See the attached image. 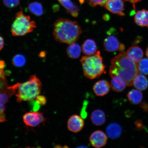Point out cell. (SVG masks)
<instances>
[{
  "label": "cell",
  "instance_id": "obj_21",
  "mask_svg": "<svg viewBox=\"0 0 148 148\" xmlns=\"http://www.w3.org/2000/svg\"><path fill=\"white\" fill-rule=\"evenodd\" d=\"M127 97L130 101L133 104H139L143 99L142 92L138 90H130L127 94Z\"/></svg>",
  "mask_w": 148,
  "mask_h": 148
},
{
  "label": "cell",
  "instance_id": "obj_22",
  "mask_svg": "<svg viewBox=\"0 0 148 148\" xmlns=\"http://www.w3.org/2000/svg\"><path fill=\"white\" fill-rule=\"evenodd\" d=\"M28 8L29 12L35 16H40L43 14V7L41 3L33 2L29 4Z\"/></svg>",
  "mask_w": 148,
  "mask_h": 148
},
{
  "label": "cell",
  "instance_id": "obj_19",
  "mask_svg": "<svg viewBox=\"0 0 148 148\" xmlns=\"http://www.w3.org/2000/svg\"><path fill=\"white\" fill-rule=\"evenodd\" d=\"M135 23L138 25L148 27V11H138L134 16Z\"/></svg>",
  "mask_w": 148,
  "mask_h": 148
},
{
  "label": "cell",
  "instance_id": "obj_26",
  "mask_svg": "<svg viewBox=\"0 0 148 148\" xmlns=\"http://www.w3.org/2000/svg\"><path fill=\"white\" fill-rule=\"evenodd\" d=\"M3 4L9 8H13L20 4V0H3Z\"/></svg>",
  "mask_w": 148,
  "mask_h": 148
},
{
  "label": "cell",
  "instance_id": "obj_24",
  "mask_svg": "<svg viewBox=\"0 0 148 148\" xmlns=\"http://www.w3.org/2000/svg\"><path fill=\"white\" fill-rule=\"evenodd\" d=\"M26 60L24 55L18 54L14 56L12 60V64L15 66L21 67L25 65Z\"/></svg>",
  "mask_w": 148,
  "mask_h": 148
},
{
  "label": "cell",
  "instance_id": "obj_32",
  "mask_svg": "<svg viewBox=\"0 0 148 148\" xmlns=\"http://www.w3.org/2000/svg\"><path fill=\"white\" fill-rule=\"evenodd\" d=\"M123 1H128L130 3H132L134 8L135 9V4H136V3L139 2L141 1L142 0H123Z\"/></svg>",
  "mask_w": 148,
  "mask_h": 148
},
{
  "label": "cell",
  "instance_id": "obj_9",
  "mask_svg": "<svg viewBox=\"0 0 148 148\" xmlns=\"http://www.w3.org/2000/svg\"><path fill=\"white\" fill-rule=\"evenodd\" d=\"M107 137L102 131L97 130L90 135L89 140L92 147L97 148L103 147L106 145Z\"/></svg>",
  "mask_w": 148,
  "mask_h": 148
},
{
  "label": "cell",
  "instance_id": "obj_35",
  "mask_svg": "<svg viewBox=\"0 0 148 148\" xmlns=\"http://www.w3.org/2000/svg\"><path fill=\"white\" fill-rule=\"evenodd\" d=\"M146 56H147V58H148V47H147V50H146Z\"/></svg>",
  "mask_w": 148,
  "mask_h": 148
},
{
  "label": "cell",
  "instance_id": "obj_15",
  "mask_svg": "<svg viewBox=\"0 0 148 148\" xmlns=\"http://www.w3.org/2000/svg\"><path fill=\"white\" fill-rule=\"evenodd\" d=\"M133 85L138 90H145L148 88V80L145 76L138 73L133 80Z\"/></svg>",
  "mask_w": 148,
  "mask_h": 148
},
{
  "label": "cell",
  "instance_id": "obj_18",
  "mask_svg": "<svg viewBox=\"0 0 148 148\" xmlns=\"http://www.w3.org/2000/svg\"><path fill=\"white\" fill-rule=\"evenodd\" d=\"M66 9V12L73 17H77L79 15V9L71 0H57Z\"/></svg>",
  "mask_w": 148,
  "mask_h": 148
},
{
  "label": "cell",
  "instance_id": "obj_11",
  "mask_svg": "<svg viewBox=\"0 0 148 148\" xmlns=\"http://www.w3.org/2000/svg\"><path fill=\"white\" fill-rule=\"evenodd\" d=\"M92 89L96 95L103 97L108 93L110 90V85L108 81L103 79L96 82Z\"/></svg>",
  "mask_w": 148,
  "mask_h": 148
},
{
  "label": "cell",
  "instance_id": "obj_6",
  "mask_svg": "<svg viewBox=\"0 0 148 148\" xmlns=\"http://www.w3.org/2000/svg\"><path fill=\"white\" fill-rule=\"evenodd\" d=\"M103 45L105 49L110 52H123L125 49V45L120 42L116 37L113 36L107 37L103 41Z\"/></svg>",
  "mask_w": 148,
  "mask_h": 148
},
{
  "label": "cell",
  "instance_id": "obj_10",
  "mask_svg": "<svg viewBox=\"0 0 148 148\" xmlns=\"http://www.w3.org/2000/svg\"><path fill=\"white\" fill-rule=\"evenodd\" d=\"M84 125V121L82 117L77 114L70 116L67 122L68 130L71 132L77 133L80 131Z\"/></svg>",
  "mask_w": 148,
  "mask_h": 148
},
{
  "label": "cell",
  "instance_id": "obj_12",
  "mask_svg": "<svg viewBox=\"0 0 148 148\" xmlns=\"http://www.w3.org/2000/svg\"><path fill=\"white\" fill-rule=\"evenodd\" d=\"M126 53L130 60L137 63L142 60L144 55L143 51L141 48L137 46L130 47Z\"/></svg>",
  "mask_w": 148,
  "mask_h": 148
},
{
  "label": "cell",
  "instance_id": "obj_14",
  "mask_svg": "<svg viewBox=\"0 0 148 148\" xmlns=\"http://www.w3.org/2000/svg\"><path fill=\"white\" fill-rule=\"evenodd\" d=\"M110 82V86L114 91L119 92L124 90L127 86L123 79L118 76H113Z\"/></svg>",
  "mask_w": 148,
  "mask_h": 148
},
{
  "label": "cell",
  "instance_id": "obj_36",
  "mask_svg": "<svg viewBox=\"0 0 148 148\" xmlns=\"http://www.w3.org/2000/svg\"><path fill=\"white\" fill-rule=\"evenodd\" d=\"M0 82H5V81H0Z\"/></svg>",
  "mask_w": 148,
  "mask_h": 148
},
{
  "label": "cell",
  "instance_id": "obj_20",
  "mask_svg": "<svg viewBox=\"0 0 148 148\" xmlns=\"http://www.w3.org/2000/svg\"><path fill=\"white\" fill-rule=\"evenodd\" d=\"M66 52L70 58L77 59L80 56L81 53V48L80 45L75 42L69 44L67 48Z\"/></svg>",
  "mask_w": 148,
  "mask_h": 148
},
{
  "label": "cell",
  "instance_id": "obj_34",
  "mask_svg": "<svg viewBox=\"0 0 148 148\" xmlns=\"http://www.w3.org/2000/svg\"><path fill=\"white\" fill-rule=\"evenodd\" d=\"M5 110V105L0 104V115L4 114L3 112H4Z\"/></svg>",
  "mask_w": 148,
  "mask_h": 148
},
{
  "label": "cell",
  "instance_id": "obj_4",
  "mask_svg": "<svg viewBox=\"0 0 148 148\" xmlns=\"http://www.w3.org/2000/svg\"><path fill=\"white\" fill-rule=\"evenodd\" d=\"M80 62L83 73L87 78L90 79L97 78L104 73L105 66L99 51L93 55L82 57Z\"/></svg>",
  "mask_w": 148,
  "mask_h": 148
},
{
  "label": "cell",
  "instance_id": "obj_25",
  "mask_svg": "<svg viewBox=\"0 0 148 148\" xmlns=\"http://www.w3.org/2000/svg\"><path fill=\"white\" fill-rule=\"evenodd\" d=\"M9 90L8 92L6 90H0V104L5 105L8 101L10 94H14L12 90Z\"/></svg>",
  "mask_w": 148,
  "mask_h": 148
},
{
  "label": "cell",
  "instance_id": "obj_31",
  "mask_svg": "<svg viewBox=\"0 0 148 148\" xmlns=\"http://www.w3.org/2000/svg\"><path fill=\"white\" fill-rule=\"evenodd\" d=\"M4 45V40L2 37L0 36V51L3 49Z\"/></svg>",
  "mask_w": 148,
  "mask_h": 148
},
{
  "label": "cell",
  "instance_id": "obj_13",
  "mask_svg": "<svg viewBox=\"0 0 148 148\" xmlns=\"http://www.w3.org/2000/svg\"><path fill=\"white\" fill-rule=\"evenodd\" d=\"M106 132L109 137L115 139L120 137L122 134V129L120 125L116 123H112L107 127Z\"/></svg>",
  "mask_w": 148,
  "mask_h": 148
},
{
  "label": "cell",
  "instance_id": "obj_23",
  "mask_svg": "<svg viewBox=\"0 0 148 148\" xmlns=\"http://www.w3.org/2000/svg\"><path fill=\"white\" fill-rule=\"evenodd\" d=\"M136 65L138 72L144 75H148V59H142Z\"/></svg>",
  "mask_w": 148,
  "mask_h": 148
},
{
  "label": "cell",
  "instance_id": "obj_33",
  "mask_svg": "<svg viewBox=\"0 0 148 148\" xmlns=\"http://www.w3.org/2000/svg\"><path fill=\"white\" fill-rule=\"evenodd\" d=\"M140 106L146 112H148V104L146 103H142Z\"/></svg>",
  "mask_w": 148,
  "mask_h": 148
},
{
  "label": "cell",
  "instance_id": "obj_28",
  "mask_svg": "<svg viewBox=\"0 0 148 148\" xmlns=\"http://www.w3.org/2000/svg\"><path fill=\"white\" fill-rule=\"evenodd\" d=\"M36 99V100L38 101L41 105H44L46 104V99L44 96L38 95L37 96Z\"/></svg>",
  "mask_w": 148,
  "mask_h": 148
},
{
  "label": "cell",
  "instance_id": "obj_2",
  "mask_svg": "<svg viewBox=\"0 0 148 148\" xmlns=\"http://www.w3.org/2000/svg\"><path fill=\"white\" fill-rule=\"evenodd\" d=\"M82 33L77 22L69 19L59 18L53 25V36L57 41L61 43H74L78 40Z\"/></svg>",
  "mask_w": 148,
  "mask_h": 148
},
{
  "label": "cell",
  "instance_id": "obj_8",
  "mask_svg": "<svg viewBox=\"0 0 148 148\" xmlns=\"http://www.w3.org/2000/svg\"><path fill=\"white\" fill-rule=\"evenodd\" d=\"M104 6L107 10L112 14L121 16H125L123 0H108Z\"/></svg>",
  "mask_w": 148,
  "mask_h": 148
},
{
  "label": "cell",
  "instance_id": "obj_17",
  "mask_svg": "<svg viewBox=\"0 0 148 148\" xmlns=\"http://www.w3.org/2000/svg\"><path fill=\"white\" fill-rule=\"evenodd\" d=\"M90 119L93 124L99 126L105 123L106 121V116L103 110H95L92 112Z\"/></svg>",
  "mask_w": 148,
  "mask_h": 148
},
{
  "label": "cell",
  "instance_id": "obj_1",
  "mask_svg": "<svg viewBox=\"0 0 148 148\" xmlns=\"http://www.w3.org/2000/svg\"><path fill=\"white\" fill-rule=\"evenodd\" d=\"M138 73L136 64L130 60L125 52H121L111 61V76L116 75L121 77L127 86H133V80Z\"/></svg>",
  "mask_w": 148,
  "mask_h": 148
},
{
  "label": "cell",
  "instance_id": "obj_3",
  "mask_svg": "<svg viewBox=\"0 0 148 148\" xmlns=\"http://www.w3.org/2000/svg\"><path fill=\"white\" fill-rule=\"evenodd\" d=\"M42 87L41 81L36 75H32L28 80L23 83H18L8 88L15 94L18 102L31 101L39 95Z\"/></svg>",
  "mask_w": 148,
  "mask_h": 148
},
{
  "label": "cell",
  "instance_id": "obj_30",
  "mask_svg": "<svg viewBox=\"0 0 148 148\" xmlns=\"http://www.w3.org/2000/svg\"><path fill=\"white\" fill-rule=\"evenodd\" d=\"M135 125H136L137 129L139 130L143 129L144 127L142 121L140 120H137L135 122Z\"/></svg>",
  "mask_w": 148,
  "mask_h": 148
},
{
  "label": "cell",
  "instance_id": "obj_5",
  "mask_svg": "<svg viewBox=\"0 0 148 148\" xmlns=\"http://www.w3.org/2000/svg\"><path fill=\"white\" fill-rule=\"evenodd\" d=\"M36 27V22L31 20L29 16L24 14L23 11L21 10L16 14L11 31L14 36H23L33 32Z\"/></svg>",
  "mask_w": 148,
  "mask_h": 148
},
{
  "label": "cell",
  "instance_id": "obj_29",
  "mask_svg": "<svg viewBox=\"0 0 148 148\" xmlns=\"http://www.w3.org/2000/svg\"><path fill=\"white\" fill-rule=\"evenodd\" d=\"M31 104H32V110L34 112H37L40 108V103L36 100V101H35V102H34V101L32 102Z\"/></svg>",
  "mask_w": 148,
  "mask_h": 148
},
{
  "label": "cell",
  "instance_id": "obj_7",
  "mask_svg": "<svg viewBox=\"0 0 148 148\" xmlns=\"http://www.w3.org/2000/svg\"><path fill=\"white\" fill-rule=\"evenodd\" d=\"M23 120L27 125L36 127L45 121L46 119L42 113L34 112L25 114L23 116Z\"/></svg>",
  "mask_w": 148,
  "mask_h": 148
},
{
  "label": "cell",
  "instance_id": "obj_16",
  "mask_svg": "<svg viewBox=\"0 0 148 148\" xmlns=\"http://www.w3.org/2000/svg\"><path fill=\"white\" fill-rule=\"evenodd\" d=\"M82 51L86 56L93 55L97 52V47L93 40L88 39L85 40L82 46Z\"/></svg>",
  "mask_w": 148,
  "mask_h": 148
},
{
  "label": "cell",
  "instance_id": "obj_27",
  "mask_svg": "<svg viewBox=\"0 0 148 148\" xmlns=\"http://www.w3.org/2000/svg\"><path fill=\"white\" fill-rule=\"evenodd\" d=\"M87 2L92 6L96 7L99 5L104 6L105 3L108 0H86Z\"/></svg>",
  "mask_w": 148,
  "mask_h": 148
}]
</instances>
